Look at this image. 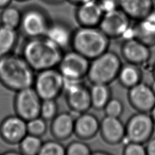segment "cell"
<instances>
[{
	"instance_id": "obj_1",
	"label": "cell",
	"mask_w": 155,
	"mask_h": 155,
	"mask_svg": "<svg viewBox=\"0 0 155 155\" xmlns=\"http://www.w3.org/2000/svg\"><path fill=\"white\" fill-rule=\"evenodd\" d=\"M64 51L45 36L30 38L24 48V58L35 71L57 68Z\"/></svg>"
},
{
	"instance_id": "obj_2",
	"label": "cell",
	"mask_w": 155,
	"mask_h": 155,
	"mask_svg": "<svg viewBox=\"0 0 155 155\" xmlns=\"http://www.w3.org/2000/svg\"><path fill=\"white\" fill-rule=\"evenodd\" d=\"M110 40L98 27L79 26L74 30L71 49L91 61L108 50Z\"/></svg>"
},
{
	"instance_id": "obj_3",
	"label": "cell",
	"mask_w": 155,
	"mask_h": 155,
	"mask_svg": "<svg viewBox=\"0 0 155 155\" xmlns=\"http://www.w3.org/2000/svg\"><path fill=\"white\" fill-rule=\"evenodd\" d=\"M34 71L24 58L7 56L0 59V78L12 88L21 90L32 87Z\"/></svg>"
},
{
	"instance_id": "obj_4",
	"label": "cell",
	"mask_w": 155,
	"mask_h": 155,
	"mask_svg": "<svg viewBox=\"0 0 155 155\" xmlns=\"http://www.w3.org/2000/svg\"><path fill=\"white\" fill-rule=\"evenodd\" d=\"M122 65L120 56L108 50L90 61L87 78L91 84L110 85L117 79Z\"/></svg>"
},
{
	"instance_id": "obj_5",
	"label": "cell",
	"mask_w": 155,
	"mask_h": 155,
	"mask_svg": "<svg viewBox=\"0 0 155 155\" xmlns=\"http://www.w3.org/2000/svg\"><path fill=\"white\" fill-rule=\"evenodd\" d=\"M65 79L57 68L38 71L34 88L42 100L57 99L64 91Z\"/></svg>"
},
{
	"instance_id": "obj_6",
	"label": "cell",
	"mask_w": 155,
	"mask_h": 155,
	"mask_svg": "<svg viewBox=\"0 0 155 155\" xmlns=\"http://www.w3.org/2000/svg\"><path fill=\"white\" fill-rule=\"evenodd\" d=\"M155 124L148 113L137 112L125 124V138L130 142L146 143L152 137Z\"/></svg>"
},
{
	"instance_id": "obj_7",
	"label": "cell",
	"mask_w": 155,
	"mask_h": 155,
	"mask_svg": "<svg viewBox=\"0 0 155 155\" xmlns=\"http://www.w3.org/2000/svg\"><path fill=\"white\" fill-rule=\"evenodd\" d=\"M90 61L77 51H65L57 68L65 80L81 81L87 78Z\"/></svg>"
},
{
	"instance_id": "obj_8",
	"label": "cell",
	"mask_w": 155,
	"mask_h": 155,
	"mask_svg": "<svg viewBox=\"0 0 155 155\" xmlns=\"http://www.w3.org/2000/svg\"><path fill=\"white\" fill-rule=\"evenodd\" d=\"M64 92L66 103L71 111L81 114L91 108L90 87L83 80H65Z\"/></svg>"
},
{
	"instance_id": "obj_9",
	"label": "cell",
	"mask_w": 155,
	"mask_h": 155,
	"mask_svg": "<svg viewBox=\"0 0 155 155\" xmlns=\"http://www.w3.org/2000/svg\"><path fill=\"white\" fill-rule=\"evenodd\" d=\"M53 19L42 7L33 6L22 15L21 25L30 38L45 36Z\"/></svg>"
},
{
	"instance_id": "obj_10",
	"label": "cell",
	"mask_w": 155,
	"mask_h": 155,
	"mask_svg": "<svg viewBox=\"0 0 155 155\" xmlns=\"http://www.w3.org/2000/svg\"><path fill=\"white\" fill-rule=\"evenodd\" d=\"M130 18L119 8L104 13L99 28L110 39L123 37L130 30Z\"/></svg>"
},
{
	"instance_id": "obj_11",
	"label": "cell",
	"mask_w": 155,
	"mask_h": 155,
	"mask_svg": "<svg viewBox=\"0 0 155 155\" xmlns=\"http://www.w3.org/2000/svg\"><path fill=\"white\" fill-rule=\"evenodd\" d=\"M42 99L32 87L19 90L16 98V109L26 121L40 116Z\"/></svg>"
},
{
	"instance_id": "obj_12",
	"label": "cell",
	"mask_w": 155,
	"mask_h": 155,
	"mask_svg": "<svg viewBox=\"0 0 155 155\" xmlns=\"http://www.w3.org/2000/svg\"><path fill=\"white\" fill-rule=\"evenodd\" d=\"M127 99L137 112L149 113L155 105V94L150 85L143 82L128 89Z\"/></svg>"
},
{
	"instance_id": "obj_13",
	"label": "cell",
	"mask_w": 155,
	"mask_h": 155,
	"mask_svg": "<svg viewBox=\"0 0 155 155\" xmlns=\"http://www.w3.org/2000/svg\"><path fill=\"white\" fill-rule=\"evenodd\" d=\"M150 47L131 37L124 41L120 46V54L127 62L141 66L147 63L151 56Z\"/></svg>"
},
{
	"instance_id": "obj_14",
	"label": "cell",
	"mask_w": 155,
	"mask_h": 155,
	"mask_svg": "<svg viewBox=\"0 0 155 155\" xmlns=\"http://www.w3.org/2000/svg\"><path fill=\"white\" fill-rule=\"evenodd\" d=\"M99 133L105 142L116 145L125 138V124L120 117L105 115L100 120Z\"/></svg>"
},
{
	"instance_id": "obj_15",
	"label": "cell",
	"mask_w": 155,
	"mask_h": 155,
	"mask_svg": "<svg viewBox=\"0 0 155 155\" xmlns=\"http://www.w3.org/2000/svg\"><path fill=\"white\" fill-rule=\"evenodd\" d=\"M104 12L96 0H90L76 6L74 17L81 27H99Z\"/></svg>"
},
{
	"instance_id": "obj_16",
	"label": "cell",
	"mask_w": 155,
	"mask_h": 155,
	"mask_svg": "<svg viewBox=\"0 0 155 155\" xmlns=\"http://www.w3.org/2000/svg\"><path fill=\"white\" fill-rule=\"evenodd\" d=\"M74 30L64 21L52 19L45 36L65 51L71 49Z\"/></svg>"
},
{
	"instance_id": "obj_17",
	"label": "cell",
	"mask_w": 155,
	"mask_h": 155,
	"mask_svg": "<svg viewBox=\"0 0 155 155\" xmlns=\"http://www.w3.org/2000/svg\"><path fill=\"white\" fill-rule=\"evenodd\" d=\"M100 120L97 116L88 111L79 114L75 118L74 134L79 139H91L99 132Z\"/></svg>"
},
{
	"instance_id": "obj_18",
	"label": "cell",
	"mask_w": 155,
	"mask_h": 155,
	"mask_svg": "<svg viewBox=\"0 0 155 155\" xmlns=\"http://www.w3.org/2000/svg\"><path fill=\"white\" fill-rule=\"evenodd\" d=\"M119 8L131 21L148 18L154 10V0H118Z\"/></svg>"
},
{
	"instance_id": "obj_19",
	"label": "cell",
	"mask_w": 155,
	"mask_h": 155,
	"mask_svg": "<svg viewBox=\"0 0 155 155\" xmlns=\"http://www.w3.org/2000/svg\"><path fill=\"white\" fill-rule=\"evenodd\" d=\"M75 118L67 111L58 114L50 121V131L54 139L64 141L68 139L74 134Z\"/></svg>"
},
{
	"instance_id": "obj_20",
	"label": "cell",
	"mask_w": 155,
	"mask_h": 155,
	"mask_svg": "<svg viewBox=\"0 0 155 155\" xmlns=\"http://www.w3.org/2000/svg\"><path fill=\"white\" fill-rule=\"evenodd\" d=\"M130 30L131 37L150 48L155 46V10L148 18L134 21Z\"/></svg>"
},
{
	"instance_id": "obj_21",
	"label": "cell",
	"mask_w": 155,
	"mask_h": 155,
	"mask_svg": "<svg viewBox=\"0 0 155 155\" xmlns=\"http://www.w3.org/2000/svg\"><path fill=\"white\" fill-rule=\"evenodd\" d=\"M20 116L7 118L2 124L1 131L3 137L11 142H17L27 135V123Z\"/></svg>"
},
{
	"instance_id": "obj_22",
	"label": "cell",
	"mask_w": 155,
	"mask_h": 155,
	"mask_svg": "<svg viewBox=\"0 0 155 155\" xmlns=\"http://www.w3.org/2000/svg\"><path fill=\"white\" fill-rule=\"evenodd\" d=\"M117 79L122 87L128 90L142 82L143 71L140 66L126 62L122 64Z\"/></svg>"
},
{
	"instance_id": "obj_23",
	"label": "cell",
	"mask_w": 155,
	"mask_h": 155,
	"mask_svg": "<svg viewBox=\"0 0 155 155\" xmlns=\"http://www.w3.org/2000/svg\"><path fill=\"white\" fill-rule=\"evenodd\" d=\"M91 107L96 110H103L112 97V91L107 84H94L90 87Z\"/></svg>"
},
{
	"instance_id": "obj_24",
	"label": "cell",
	"mask_w": 155,
	"mask_h": 155,
	"mask_svg": "<svg viewBox=\"0 0 155 155\" xmlns=\"http://www.w3.org/2000/svg\"><path fill=\"white\" fill-rule=\"evenodd\" d=\"M15 40V28L2 25L0 27V57L4 56L11 49Z\"/></svg>"
},
{
	"instance_id": "obj_25",
	"label": "cell",
	"mask_w": 155,
	"mask_h": 155,
	"mask_svg": "<svg viewBox=\"0 0 155 155\" xmlns=\"http://www.w3.org/2000/svg\"><path fill=\"white\" fill-rule=\"evenodd\" d=\"M42 144V142L40 137L29 134L21 140L20 148L25 154L36 155L39 154Z\"/></svg>"
},
{
	"instance_id": "obj_26",
	"label": "cell",
	"mask_w": 155,
	"mask_h": 155,
	"mask_svg": "<svg viewBox=\"0 0 155 155\" xmlns=\"http://www.w3.org/2000/svg\"><path fill=\"white\" fill-rule=\"evenodd\" d=\"M4 8L1 15V19L3 25L15 28L21 24L22 14L18 8L8 6Z\"/></svg>"
},
{
	"instance_id": "obj_27",
	"label": "cell",
	"mask_w": 155,
	"mask_h": 155,
	"mask_svg": "<svg viewBox=\"0 0 155 155\" xmlns=\"http://www.w3.org/2000/svg\"><path fill=\"white\" fill-rule=\"evenodd\" d=\"M39 155H65V147L56 139L42 142Z\"/></svg>"
},
{
	"instance_id": "obj_28",
	"label": "cell",
	"mask_w": 155,
	"mask_h": 155,
	"mask_svg": "<svg viewBox=\"0 0 155 155\" xmlns=\"http://www.w3.org/2000/svg\"><path fill=\"white\" fill-rule=\"evenodd\" d=\"M92 151L90 145L81 139L71 141L65 147V155H91Z\"/></svg>"
},
{
	"instance_id": "obj_29",
	"label": "cell",
	"mask_w": 155,
	"mask_h": 155,
	"mask_svg": "<svg viewBox=\"0 0 155 155\" xmlns=\"http://www.w3.org/2000/svg\"><path fill=\"white\" fill-rule=\"evenodd\" d=\"M27 133L29 134L41 137L47 131V121L41 116H38L27 121Z\"/></svg>"
},
{
	"instance_id": "obj_30",
	"label": "cell",
	"mask_w": 155,
	"mask_h": 155,
	"mask_svg": "<svg viewBox=\"0 0 155 155\" xmlns=\"http://www.w3.org/2000/svg\"><path fill=\"white\" fill-rule=\"evenodd\" d=\"M59 111L58 104L56 99L42 100L40 116L45 120L51 121L58 114Z\"/></svg>"
},
{
	"instance_id": "obj_31",
	"label": "cell",
	"mask_w": 155,
	"mask_h": 155,
	"mask_svg": "<svg viewBox=\"0 0 155 155\" xmlns=\"http://www.w3.org/2000/svg\"><path fill=\"white\" fill-rule=\"evenodd\" d=\"M105 115L120 117L124 113V105L122 101L117 97H111L103 109Z\"/></svg>"
},
{
	"instance_id": "obj_32",
	"label": "cell",
	"mask_w": 155,
	"mask_h": 155,
	"mask_svg": "<svg viewBox=\"0 0 155 155\" xmlns=\"http://www.w3.org/2000/svg\"><path fill=\"white\" fill-rule=\"evenodd\" d=\"M122 154L124 155H146L145 146L143 143L130 142L123 148Z\"/></svg>"
},
{
	"instance_id": "obj_33",
	"label": "cell",
	"mask_w": 155,
	"mask_h": 155,
	"mask_svg": "<svg viewBox=\"0 0 155 155\" xmlns=\"http://www.w3.org/2000/svg\"><path fill=\"white\" fill-rule=\"evenodd\" d=\"M103 12L106 13L107 12L119 8L118 0H96Z\"/></svg>"
},
{
	"instance_id": "obj_34",
	"label": "cell",
	"mask_w": 155,
	"mask_h": 155,
	"mask_svg": "<svg viewBox=\"0 0 155 155\" xmlns=\"http://www.w3.org/2000/svg\"><path fill=\"white\" fill-rule=\"evenodd\" d=\"M146 143L145 149L147 154L155 155V137H152Z\"/></svg>"
},
{
	"instance_id": "obj_35",
	"label": "cell",
	"mask_w": 155,
	"mask_h": 155,
	"mask_svg": "<svg viewBox=\"0 0 155 155\" xmlns=\"http://www.w3.org/2000/svg\"><path fill=\"white\" fill-rule=\"evenodd\" d=\"M44 2L48 4L49 5H57L63 3L66 0H42Z\"/></svg>"
},
{
	"instance_id": "obj_36",
	"label": "cell",
	"mask_w": 155,
	"mask_h": 155,
	"mask_svg": "<svg viewBox=\"0 0 155 155\" xmlns=\"http://www.w3.org/2000/svg\"><path fill=\"white\" fill-rule=\"evenodd\" d=\"M108 155L111 154V153L105 150H96L94 151H92L91 155Z\"/></svg>"
},
{
	"instance_id": "obj_37",
	"label": "cell",
	"mask_w": 155,
	"mask_h": 155,
	"mask_svg": "<svg viewBox=\"0 0 155 155\" xmlns=\"http://www.w3.org/2000/svg\"><path fill=\"white\" fill-rule=\"evenodd\" d=\"M88 1H90V0H66V1L68 2L69 3H70L72 5H75L76 7L79 5V4H81L84 2H85Z\"/></svg>"
},
{
	"instance_id": "obj_38",
	"label": "cell",
	"mask_w": 155,
	"mask_h": 155,
	"mask_svg": "<svg viewBox=\"0 0 155 155\" xmlns=\"http://www.w3.org/2000/svg\"><path fill=\"white\" fill-rule=\"evenodd\" d=\"M12 0H0V8H5L8 6Z\"/></svg>"
},
{
	"instance_id": "obj_39",
	"label": "cell",
	"mask_w": 155,
	"mask_h": 155,
	"mask_svg": "<svg viewBox=\"0 0 155 155\" xmlns=\"http://www.w3.org/2000/svg\"><path fill=\"white\" fill-rule=\"evenodd\" d=\"M150 114L155 124V105H154V107L152 108V109L151 110V111H150Z\"/></svg>"
},
{
	"instance_id": "obj_40",
	"label": "cell",
	"mask_w": 155,
	"mask_h": 155,
	"mask_svg": "<svg viewBox=\"0 0 155 155\" xmlns=\"http://www.w3.org/2000/svg\"><path fill=\"white\" fill-rule=\"evenodd\" d=\"M150 87L153 90V91L154 92V93L155 94V79L153 81V82H152V84L150 85Z\"/></svg>"
},
{
	"instance_id": "obj_41",
	"label": "cell",
	"mask_w": 155,
	"mask_h": 155,
	"mask_svg": "<svg viewBox=\"0 0 155 155\" xmlns=\"http://www.w3.org/2000/svg\"><path fill=\"white\" fill-rule=\"evenodd\" d=\"M152 74H153V78L154 79H155V62L153 66V68H152Z\"/></svg>"
},
{
	"instance_id": "obj_42",
	"label": "cell",
	"mask_w": 155,
	"mask_h": 155,
	"mask_svg": "<svg viewBox=\"0 0 155 155\" xmlns=\"http://www.w3.org/2000/svg\"><path fill=\"white\" fill-rule=\"evenodd\" d=\"M18 1H26V0H18Z\"/></svg>"
},
{
	"instance_id": "obj_43",
	"label": "cell",
	"mask_w": 155,
	"mask_h": 155,
	"mask_svg": "<svg viewBox=\"0 0 155 155\" xmlns=\"http://www.w3.org/2000/svg\"><path fill=\"white\" fill-rule=\"evenodd\" d=\"M154 1H155V0H154Z\"/></svg>"
}]
</instances>
